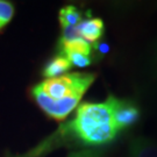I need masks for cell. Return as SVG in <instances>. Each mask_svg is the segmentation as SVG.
Instances as JSON below:
<instances>
[{
  "mask_svg": "<svg viewBox=\"0 0 157 157\" xmlns=\"http://www.w3.org/2000/svg\"><path fill=\"white\" fill-rule=\"evenodd\" d=\"M65 57H67V59L70 61L72 67H76L78 69H84V67H90L93 63L91 56H86V55H83V54H77V52L65 55Z\"/></svg>",
  "mask_w": 157,
  "mask_h": 157,
  "instance_id": "cell-9",
  "label": "cell"
},
{
  "mask_svg": "<svg viewBox=\"0 0 157 157\" xmlns=\"http://www.w3.org/2000/svg\"><path fill=\"white\" fill-rule=\"evenodd\" d=\"M65 129L85 146H104L111 143L118 135L111 107L106 100L80 104L75 119L65 126Z\"/></svg>",
  "mask_w": 157,
  "mask_h": 157,
  "instance_id": "cell-2",
  "label": "cell"
},
{
  "mask_svg": "<svg viewBox=\"0 0 157 157\" xmlns=\"http://www.w3.org/2000/svg\"><path fill=\"white\" fill-rule=\"evenodd\" d=\"M129 157H157V141L139 136L129 144Z\"/></svg>",
  "mask_w": 157,
  "mask_h": 157,
  "instance_id": "cell-5",
  "label": "cell"
},
{
  "mask_svg": "<svg viewBox=\"0 0 157 157\" xmlns=\"http://www.w3.org/2000/svg\"><path fill=\"white\" fill-rule=\"evenodd\" d=\"M14 15V7L10 1L0 0V29L6 27Z\"/></svg>",
  "mask_w": 157,
  "mask_h": 157,
  "instance_id": "cell-8",
  "label": "cell"
},
{
  "mask_svg": "<svg viewBox=\"0 0 157 157\" xmlns=\"http://www.w3.org/2000/svg\"><path fill=\"white\" fill-rule=\"evenodd\" d=\"M106 101L111 107L113 124L118 133L132 128L140 120V107L135 101L127 98H118L113 94L108 95Z\"/></svg>",
  "mask_w": 157,
  "mask_h": 157,
  "instance_id": "cell-3",
  "label": "cell"
},
{
  "mask_svg": "<svg viewBox=\"0 0 157 157\" xmlns=\"http://www.w3.org/2000/svg\"><path fill=\"white\" fill-rule=\"evenodd\" d=\"M97 78L93 72H71L45 79L32 89L34 100L54 120L67 119Z\"/></svg>",
  "mask_w": 157,
  "mask_h": 157,
  "instance_id": "cell-1",
  "label": "cell"
},
{
  "mask_svg": "<svg viewBox=\"0 0 157 157\" xmlns=\"http://www.w3.org/2000/svg\"><path fill=\"white\" fill-rule=\"evenodd\" d=\"M149 73L151 76L154 83L157 84V40L152 45L151 52H150V59H149Z\"/></svg>",
  "mask_w": 157,
  "mask_h": 157,
  "instance_id": "cell-10",
  "label": "cell"
},
{
  "mask_svg": "<svg viewBox=\"0 0 157 157\" xmlns=\"http://www.w3.org/2000/svg\"><path fill=\"white\" fill-rule=\"evenodd\" d=\"M72 67L70 61L67 59V57L64 55H57V56L52 57L49 62L47 63L43 67L42 71V76L45 79L56 78L59 76H63Z\"/></svg>",
  "mask_w": 157,
  "mask_h": 157,
  "instance_id": "cell-6",
  "label": "cell"
},
{
  "mask_svg": "<svg viewBox=\"0 0 157 157\" xmlns=\"http://www.w3.org/2000/svg\"><path fill=\"white\" fill-rule=\"evenodd\" d=\"M109 44L107 42H97V43H93L92 44V51H95L98 52L99 55L104 56V55H107L109 52Z\"/></svg>",
  "mask_w": 157,
  "mask_h": 157,
  "instance_id": "cell-11",
  "label": "cell"
},
{
  "mask_svg": "<svg viewBox=\"0 0 157 157\" xmlns=\"http://www.w3.org/2000/svg\"><path fill=\"white\" fill-rule=\"evenodd\" d=\"M78 35L89 43H97L104 36L105 23L100 17H87L76 27Z\"/></svg>",
  "mask_w": 157,
  "mask_h": 157,
  "instance_id": "cell-4",
  "label": "cell"
},
{
  "mask_svg": "<svg viewBox=\"0 0 157 157\" xmlns=\"http://www.w3.org/2000/svg\"><path fill=\"white\" fill-rule=\"evenodd\" d=\"M67 157H101V154L98 150L87 149V150H82V151L71 152Z\"/></svg>",
  "mask_w": 157,
  "mask_h": 157,
  "instance_id": "cell-12",
  "label": "cell"
},
{
  "mask_svg": "<svg viewBox=\"0 0 157 157\" xmlns=\"http://www.w3.org/2000/svg\"><path fill=\"white\" fill-rule=\"evenodd\" d=\"M58 19H59L62 30L75 28L83 20L82 19V12L73 5H67L61 8V11L58 13Z\"/></svg>",
  "mask_w": 157,
  "mask_h": 157,
  "instance_id": "cell-7",
  "label": "cell"
}]
</instances>
